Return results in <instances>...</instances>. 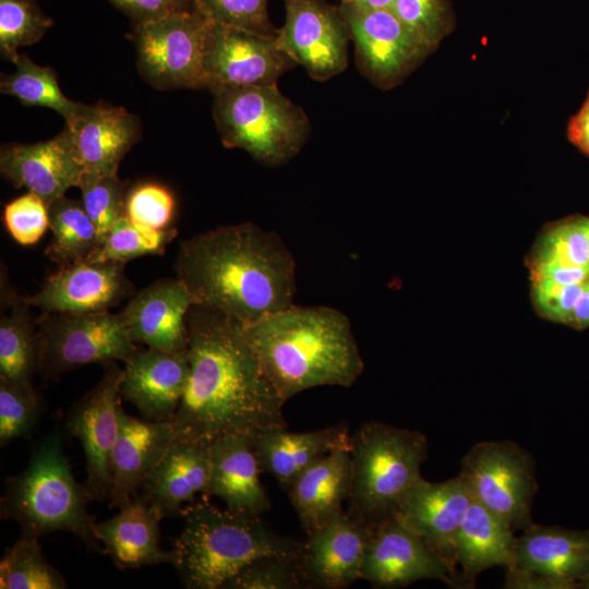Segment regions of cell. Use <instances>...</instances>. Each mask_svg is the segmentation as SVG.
<instances>
[{"label":"cell","mask_w":589,"mask_h":589,"mask_svg":"<svg viewBox=\"0 0 589 589\" xmlns=\"http://www.w3.org/2000/svg\"><path fill=\"white\" fill-rule=\"evenodd\" d=\"M3 223L15 242L34 245L49 228V206L37 194L27 191L4 206Z\"/></svg>","instance_id":"43"},{"label":"cell","mask_w":589,"mask_h":589,"mask_svg":"<svg viewBox=\"0 0 589 589\" xmlns=\"http://www.w3.org/2000/svg\"><path fill=\"white\" fill-rule=\"evenodd\" d=\"M49 228L52 232L45 254L58 267L86 261L99 245L96 227L82 201L65 195L49 205Z\"/></svg>","instance_id":"32"},{"label":"cell","mask_w":589,"mask_h":589,"mask_svg":"<svg viewBox=\"0 0 589 589\" xmlns=\"http://www.w3.org/2000/svg\"><path fill=\"white\" fill-rule=\"evenodd\" d=\"M352 485L350 450L337 449L314 461L291 483L287 494L309 534L342 512Z\"/></svg>","instance_id":"28"},{"label":"cell","mask_w":589,"mask_h":589,"mask_svg":"<svg viewBox=\"0 0 589 589\" xmlns=\"http://www.w3.org/2000/svg\"><path fill=\"white\" fill-rule=\"evenodd\" d=\"M213 117L226 147L240 148L267 167H279L304 146L310 121L277 84L212 91Z\"/></svg>","instance_id":"7"},{"label":"cell","mask_w":589,"mask_h":589,"mask_svg":"<svg viewBox=\"0 0 589 589\" xmlns=\"http://www.w3.org/2000/svg\"><path fill=\"white\" fill-rule=\"evenodd\" d=\"M53 21L34 0H0V51L13 63L19 48L41 39Z\"/></svg>","instance_id":"36"},{"label":"cell","mask_w":589,"mask_h":589,"mask_svg":"<svg viewBox=\"0 0 589 589\" xmlns=\"http://www.w3.org/2000/svg\"><path fill=\"white\" fill-rule=\"evenodd\" d=\"M211 442L177 440L143 481L139 493L160 519L181 515L185 503L206 495L211 474Z\"/></svg>","instance_id":"25"},{"label":"cell","mask_w":589,"mask_h":589,"mask_svg":"<svg viewBox=\"0 0 589 589\" xmlns=\"http://www.w3.org/2000/svg\"><path fill=\"white\" fill-rule=\"evenodd\" d=\"M304 588L298 557L266 555L259 557L230 578L223 589H301Z\"/></svg>","instance_id":"40"},{"label":"cell","mask_w":589,"mask_h":589,"mask_svg":"<svg viewBox=\"0 0 589 589\" xmlns=\"http://www.w3.org/2000/svg\"><path fill=\"white\" fill-rule=\"evenodd\" d=\"M0 172L12 185L37 194L49 206L68 190L79 187L83 168L64 128L47 141L2 145Z\"/></svg>","instance_id":"20"},{"label":"cell","mask_w":589,"mask_h":589,"mask_svg":"<svg viewBox=\"0 0 589 589\" xmlns=\"http://www.w3.org/2000/svg\"><path fill=\"white\" fill-rule=\"evenodd\" d=\"M83 173L116 175L121 160L141 137L139 119L123 107L83 104L65 122Z\"/></svg>","instance_id":"23"},{"label":"cell","mask_w":589,"mask_h":589,"mask_svg":"<svg viewBox=\"0 0 589 589\" xmlns=\"http://www.w3.org/2000/svg\"><path fill=\"white\" fill-rule=\"evenodd\" d=\"M286 17L279 46L315 81H327L348 67L351 40L339 7L325 0H283Z\"/></svg>","instance_id":"13"},{"label":"cell","mask_w":589,"mask_h":589,"mask_svg":"<svg viewBox=\"0 0 589 589\" xmlns=\"http://www.w3.org/2000/svg\"><path fill=\"white\" fill-rule=\"evenodd\" d=\"M360 73L387 91L402 83L434 50L414 36L389 9L366 10L340 2Z\"/></svg>","instance_id":"11"},{"label":"cell","mask_w":589,"mask_h":589,"mask_svg":"<svg viewBox=\"0 0 589 589\" xmlns=\"http://www.w3.org/2000/svg\"><path fill=\"white\" fill-rule=\"evenodd\" d=\"M276 37L212 22L204 58L205 88L277 84L297 63Z\"/></svg>","instance_id":"14"},{"label":"cell","mask_w":589,"mask_h":589,"mask_svg":"<svg viewBox=\"0 0 589 589\" xmlns=\"http://www.w3.org/2000/svg\"><path fill=\"white\" fill-rule=\"evenodd\" d=\"M589 576V530L531 524L517 538L505 588L575 589Z\"/></svg>","instance_id":"12"},{"label":"cell","mask_w":589,"mask_h":589,"mask_svg":"<svg viewBox=\"0 0 589 589\" xmlns=\"http://www.w3.org/2000/svg\"><path fill=\"white\" fill-rule=\"evenodd\" d=\"M196 10L214 23L259 34L278 35L268 16L269 0H193Z\"/></svg>","instance_id":"41"},{"label":"cell","mask_w":589,"mask_h":589,"mask_svg":"<svg viewBox=\"0 0 589 589\" xmlns=\"http://www.w3.org/2000/svg\"><path fill=\"white\" fill-rule=\"evenodd\" d=\"M472 502L470 489L460 474L437 483L420 478L400 502L396 517L456 572L454 540Z\"/></svg>","instance_id":"21"},{"label":"cell","mask_w":589,"mask_h":589,"mask_svg":"<svg viewBox=\"0 0 589 589\" xmlns=\"http://www.w3.org/2000/svg\"><path fill=\"white\" fill-rule=\"evenodd\" d=\"M262 468L249 434H226L211 442L206 496L220 498L232 513L261 516L272 506L261 482Z\"/></svg>","instance_id":"26"},{"label":"cell","mask_w":589,"mask_h":589,"mask_svg":"<svg viewBox=\"0 0 589 589\" xmlns=\"http://www.w3.org/2000/svg\"><path fill=\"white\" fill-rule=\"evenodd\" d=\"M394 1L395 0H340V2H346L366 10L389 9Z\"/></svg>","instance_id":"47"},{"label":"cell","mask_w":589,"mask_h":589,"mask_svg":"<svg viewBox=\"0 0 589 589\" xmlns=\"http://www.w3.org/2000/svg\"><path fill=\"white\" fill-rule=\"evenodd\" d=\"M177 235L178 230L173 227L161 230L152 229L123 215L115 223L103 243L87 261L125 264L143 255H161Z\"/></svg>","instance_id":"35"},{"label":"cell","mask_w":589,"mask_h":589,"mask_svg":"<svg viewBox=\"0 0 589 589\" xmlns=\"http://www.w3.org/2000/svg\"><path fill=\"white\" fill-rule=\"evenodd\" d=\"M92 501L79 483L62 448L59 431L34 449L26 468L7 478L0 502L2 519H13L22 534L39 538L64 531L81 539L88 550L99 549L87 505Z\"/></svg>","instance_id":"5"},{"label":"cell","mask_w":589,"mask_h":589,"mask_svg":"<svg viewBox=\"0 0 589 589\" xmlns=\"http://www.w3.org/2000/svg\"><path fill=\"white\" fill-rule=\"evenodd\" d=\"M361 579L375 588H399L422 579L457 585L456 572L444 557L396 516L370 529Z\"/></svg>","instance_id":"16"},{"label":"cell","mask_w":589,"mask_h":589,"mask_svg":"<svg viewBox=\"0 0 589 589\" xmlns=\"http://www.w3.org/2000/svg\"><path fill=\"white\" fill-rule=\"evenodd\" d=\"M370 529L342 510L306 534L298 556L304 588L345 589L361 579Z\"/></svg>","instance_id":"18"},{"label":"cell","mask_w":589,"mask_h":589,"mask_svg":"<svg viewBox=\"0 0 589 589\" xmlns=\"http://www.w3.org/2000/svg\"><path fill=\"white\" fill-rule=\"evenodd\" d=\"M242 330L285 401L317 386L350 387L364 369L350 321L335 308L292 304Z\"/></svg>","instance_id":"3"},{"label":"cell","mask_w":589,"mask_h":589,"mask_svg":"<svg viewBox=\"0 0 589 589\" xmlns=\"http://www.w3.org/2000/svg\"><path fill=\"white\" fill-rule=\"evenodd\" d=\"M579 588L589 589V576L580 584Z\"/></svg>","instance_id":"48"},{"label":"cell","mask_w":589,"mask_h":589,"mask_svg":"<svg viewBox=\"0 0 589 589\" xmlns=\"http://www.w3.org/2000/svg\"><path fill=\"white\" fill-rule=\"evenodd\" d=\"M7 288L1 292L0 378L29 386L39 362L37 324L24 297Z\"/></svg>","instance_id":"31"},{"label":"cell","mask_w":589,"mask_h":589,"mask_svg":"<svg viewBox=\"0 0 589 589\" xmlns=\"http://www.w3.org/2000/svg\"><path fill=\"white\" fill-rule=\"evenodd\" d=\"M176 200L172 192L156 182H143L127 192L124 215L152 228L167 229L173 220Z\"/></svg>","instance_id":"42"},{"label":"cell","mask_w":589,"mask_h":589,"mask_svg":"<svg viewBox=\"0 0 589 589\" xmlns=\"http://www.w3.org/2000/svg\"><path fill=\"white\" fill-rule=\"evenodd\" d=\"M177 441L172 422L139 419L121 407L120 428L110 458L109 505L121 508L130 503Z\"/></svg>","instance_id":"24"},{"label":"cell","mask_w":589,"mask_h":589,"mask_svg":"<svg viewBox=\"0 0 589 589\" xmlns=\"http://www.w3.org/2000/svg\"><path fill=\"white\" fill-rule=\"evenodd\" d=\"M428 447L426 436L419 431L378 421L363 423L351 435L347 513L369 529L396 516L405 495L422 478Z\"/></svg>","instance_id":"6"},{"label":"cell","mask_w":589,"mask_h":589,"mask_svg":"<svg viewBox=\"0 0 589 589\" xmlns=\"http://www.w3.org/2000/svg\"><path fill=\"white\" fill-rule=\"evenodd\" d=\"M97 384L70 409L65 429L85 454L84 482L92 501H105L110 491V458L120 428L122 369L108 363Z\"/></svg>","instance_id":"15"},{"label":"cell","mask_w":589,"mask_h":589,"mask_svg":"<svg viewBox=\"0 0 589 589\" xmlns=\"http://www.w3.org/2000/svg\"><path fill=\"white\" fill-rule=\"evenodd\" d=\"M124 363L122 399L136 407L143 419L172 422L188 385V350H135Z\"/></svg>","instance_id":"19"},{"label":"cell","mask_w":589,"mask_h":589,"mask_svg":"<svg viewBox=\"0 0 589 589\" xmlns=\"http://www.w3.org/2000/svg\"><path fill=\"white\" fill-rule=\"evenodd\" d=\"M77 188L82 204L96 227L100 245L115 223L124 215L128 181L120 179L118 173H83Z\"/></svg>","instance_id":"37"},{"label":"cell","mask_w":589,"mask_h":589,"mask_svg":"<svg viewBox=\"0 0 589 589\" xmlns=\"http://www.w3.org/2000/svg\"><path fill=\"white\" fill-rule=\"evenodd\" d=\"M389 10L433 50L454 28V14L447 0H395Z\"/></svg>","instance_id":"39"},{"label":"cell","mask_w":589,"mask_h":589,"mask_svg":"<svg viewBox=\"0 0 589 589\" xmlns=\"http://www.w3.org/2000/svg\"><path fill=\"white\" fill-rule=\"evenodd\" d=\"M124 263L81 261L50 275L25 301L43 313L107 312L134 294Z\"/></svg>","instance_id":"17"},{"label":"cell","mask_w":589,"mask_h":589,"mask_svg":"<svg viewBox=\"0 0 589 589\" xmlns=\"http://www.w3.org/2000/svg\"><path fill=\"white\" fill-rule=\"evenodd\" d=\"M459 474L473 501L506 521L514 530L532 524L537 491L532 456L510 441L480 442L461 459Z\"/></svg>","instance_id":"10"},{"label":"cell","mask_w":589,"mask_h":589,"mask_svg":"<svg viewBox=\"0 0 589 589\" xmlns=\"http://www.w3.org/2000/svg\"><path fill=\"white\" fill-rule=\"evenodd\" d=\"M581 287L533 284V301L539 312L546 318L570 325L573 310L581 292Z\"/></svg>","instance_id":"44"},{"label":"cell","mask_w":589,"mask_h":589,"mask_svg":"<svg viewBox=\"0 0 589 589\" xmlns=\"http://www.w3.org/2000/svg\"><path fill=\"white\" fill-rule=\"evenodd\" d=\"M193 304L181 280L164 278L135 292L121 314L133 342L180 352L188 350L187 316Z\"/></svg>","instance_id":"22"},{"label":"cell","mask_w":589,"mask_h":589,"mask_svg":"<svg viewBox=\"0 0 589 589\" xmlns=\"http://www.w3.org/2000/svg\"><path fill=\"white\" fill-rule=\"evenodd\" d=\"M119 509L116 516L93 525L97 540L104 544V553L117 568L171 564V552L159 544L161 519L156 512L137 495Z\"/></svg>","instance_id":"29"},{"label":"cell","mask_w":589,"mask_h":589,"mask_svg":"<svg viewBox=\"0 0 589 589\" xmlns=\"http://www.w3.org/2000/svg\"><path fill=\"white\" fill-rule=\"evenodd\" d=\"M184 526L171 565L188 589H223L252 561L266 555L298 557L302 542L276 533L261 516L237 514L207 502L183 507Z\"/></svg>","instance_id":"4"},{"label":"cell","mask_w":589,"mask_h":589,"mask_svg":"<svg viewBox=\"0 0 589 589\" xmlns=\"http://www.w3.org/2000/svg\"><path fill=\"white\" fill-rule=\"evenodd\" d=\"M189 329L188 385L172 425L177 440L212 441L287 428L286 401L266 375L242 324L193 304Z\"/></svg>","instance_id":"1"},{"label":"cell","mask_w":589,"mask_h":589,"mask_svg":"<svg viewBox=\"0 0 589 589\" xmlns=\"http://www.w3.org/2000/svg\"><path fill=\"white\" fill-rule=\"evenodd\" d=\"M173 267L195 304L242 324L293 304L296 260L276 232L252 221L182 240Z\"/></svg>","instance_id":"2"},{"label":"cell","mask_w":589,"mask_h":589,"mask_svg":"<svg viewBox=\"0 0 589 589\" xmlns=\"http://www.w3.org/2000/svg\"><path fill=\"white\" fill-rule=\"evenodd\" d=\"M211 23L195 10L136 24V64L144 80L160 91L205 88L204 58Z\"/></svg>","instance_id":"9"},{"label":"cell","mask_w":589,"mask_h":589,"mask_svg":"<svg viewBox=\"0 0 589 589\" xmlns=\"http://www.w3.org/2000/svg\"><path fill=\"white\" fill-rule=\"evenodd\" d=\"M45 380L92 363L125 361L135 350L120 313H43L36 321Z\"/></svg>","instance_id":"8"},{"label":"cell","mask_w":589,"mask_h":589,"mask_svg":"<svg viewBox=\"0 0 589 589\" xmlns=\"http://www.w3.org/2000/svg\"><path fill=\"white\" fill-rule=\"evenodd\" d=\"M40 398L34 385L0 378V444L29 437L40 416Z\"/></svg>","instance_id":"38"},{"label":"cell","mask_w":589,"mask_h":589,"mask_svg":"<svg viewBox=\"0 0 589 589\" xmlns=\"http://www.w3.org/2000/svg\"><path fill=\"white\" fill-rule=\"evenodd\" d=\"M63 576L47 561L38 538L21 534L0 561L1 589H64Z\"/></svg>","instance_id":"34"},{"label":"cell","mask_w":589,"mask_h":589,"mask_svg":"<svg viewBox=\"0 0 589 589\" xmlns=\"http://www.w3.org/2000/svg\"><path fill=\"white\" fill-rule=\"evenodd\" d=\"M117 9L131 17L135 24H141L164 17L166 15L195 11L193 0H108Z\"/></svg>","instance_id":"45"},{"label":"cell","mask_w":589,"mask_h":589,"mask_svg":"<svg viewBox=\"0 0 589 589\" xmlns=\"http://www.w3.org/2000/svg\"><path fill=\"white\" fill-rule=\"evenodd\" d=\"M514 529L483 505L473 501L454 540V563L461 567L459 585L472 587L485 569L514 562L517 538Z\"/></svg>","instance_id":"30"},{"label":"cell","mask_w":589,"mask_h":589,"mask_svg":"<svg viewBox=\"0 0 589 589\" xmlns=\"http://www.w3.org/2000/svg\"><path fill=\"white\" fill-rule=\"evenodd\" d=\"M15 70L2 75L0 91L27 106H40L61 115L65 122L75 116L83 104L68 98L60 88L56 72L20 55Z\"/></svg>","instance_id":"33"},{"label":"cell","mask_w":589,"mask_h":589,"mask_svg":"<svg viewBox=\"0 0 589 589\" xmlns=\"http://www.w3.org/2000/svg\"><path fill=\"white\" fill-rule=\"evenodd\" d=\"M252 440L262 471L274 477L285 492L318 458L351 448V435L345 423L308 432H290L286 428L263 430L253 434Z\"/></svg>","instance_id":"27"},{"label":"cell","mask_w":589,"mask_h":589,"mask_svg":"<svg viewBox=\"0 0 589 589\" xmlns=\"http://www.w3.org/2000/svg\"><path fill=\"white\" fill-rule=\"evenodd\" d=\"M567 137L575 147L589 156V89L581 107L568 121Z\"/></svg>","instance_id":"46"}]
</instances>
